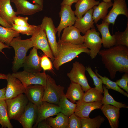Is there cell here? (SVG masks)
<instances>
[{"mask_svg": "<svg viewBox=\"0 0 128 128\" xmlns=\"http://www.w3.org/2000/svg\"><path fill=\"white\" fill-rule=\"evenodd\" d=\"M64 87L57 85L55 80L47 74L46 86L45 87L43 101L58 105L62 96L64 94Z\"/></svg>", "mask_w": 128, "mask_h": 128, "instance_id": "5", "label": "cell"}, {"mask_svg": "<svg viewBox=\"0 0 128 128\" xmlns=\"http://www.w3.org/2000/svg\"><path fill=\"white\" fill-rule=\"evenodd\" d=\"M112 7L102 22L114 25L117 17L123 15L128 18V9L126 0H114Z\"/></svg>", "mask_w": 128, "mask_h": 128, "instance_id": "12", "label": "cell"}, {"mask_svg": "<svg viewBox=\"0 0 128 128\" xmlns=\"http://www.w3.org/2000/svg\"><path fill=\"white\" fill-rule=\"evenodd\" d=\"M93 11V9L92 8L81 18H77L74 24V26L78 29L80 32L84 34L88 30L95 28L92 16Z\"/></svg>", "mask_w": 128, "mask_h": 128, "instance_id": "22", "label": "cell"}, {"mask_svg": "<svg viewBox=\"0 0 128 128\" xmlns=\"http://www.w3.org/2000/svg\"><path fill=\"white\" fill-rule=\"evenodd\" d=\"M44 88V86L40 85H30L26 88L24 93L29 101L39 107L43 101Z\"/></svg>", "mask_w": 128, "mask_h": 128, "instance_id": "18", "label": "cell"}, {"mask_svg": "<svg viewBox=\"0 0 128 128\" xmlns=\"http://www.w3.org/2000/svg\"><path fill=\"white\" fill-rule=\"evenodd\" d=\"M15 5L17 9L16 15L20 14L31 15L42 11L43 7L35 4H33L27 0H10Z\"/></svg>", "mask_w": 128, "mask_h": 128, "instance_id": "17", "label": "cell"}, {"mask_svg": "<svg viewBox=\"0 0 128 128\" xmlns=\"http://www.w3.org/2000/svg\"><path fill=\"white\" fill-rule=\"evenodd\" d=\"M0 24L2 26L6 27L11 28L12 26L8 23L0 16Z\"/></svg>", "mask_w": 128, "mask_h": 128, "instance_id": "46", "label": "cell"}, {"mask_svg": "<svg viewBox=\"0 0 128 128\" xmlns=\"http://www.w3.org/2000/svg\"><path fill=\"white\" fill-rule=\"evenodd\" d=\"M125 31L116 32L114 35L115 46H122L128 47V22Z\"/></svg>", "mask_w": 128, "mask_h": 128, "instance_id": "36", "label": "cell"}, {"mask_svg": "<svg viewBox=\"0 0 128 128\" xmlns=\"http://www.w3.org/2000/svg\"><path fill=\"white\" fill-rule=\"evenodd\" d=\"M7 75V84L5 94L6 100L13 98L24 93L26 88L21 81L11 74L9 73Z\"/></svg>", "mask_w": 128, "mask_h": 128, "instance_id": "13", "label": "cell"}, {"mask_svg": "<svg viewBox=\"0 0 128 128\" xmlns=\"http://www.w3.org/2000/svg\"><path fill=\"white\" fill-rule=\"evenodd\" d=\"M37 50L33 47L29 55L26 56L23 65L24 71L32 73H37L40 72L42 70L40 57L38 55Z\"/></svg>", "mask_w": 128, "mask_h": 128, "instance_id": "15", "label": "cell"}, {"mask_svg": "<svg viewBox=\"0 0 128 128\" xmlns=\"http://www.w3.org/2000/svg\"><path fill=\"white\" fill-rule=\"evenodd\" d=\"M49 58L44 54L40 57L41 66L42 69L45 71L51 70L53 69L52 63Z\"/></svg>", "mask_w": 128, "mask_h": 128, "instance_id": "40", "label": "cell"}, {"mask_svg": "<svg viewBox=\"0 0 128 128\" xmlns=\"http://www.w3.org/2000/svg\"><path fill=\"white\" fill-rule=\"evenodd\" d=\"M6 87L0 89V101L6 100L5 92Z\"/></svg>", "mask_w": 128, "mask_h": 128, "instance_id": "45", "label": "cell"}, {"mask_svg": "<svg viewBox=\"0 0 128 128\" xmlns=\"http://www.w3.org/2000/svg\"><path fill=\"white\" fill-rule=\"evenodd\" d=\"M58 105L61 112L69 117L74 113L77 104L69 101L64 94L61 97Z\"/></svg>", "mask_w": 128, "mask_h": 128, "instance_id": "30", "label": "cell"}, {"mask_svg": "<svg viewBox=\"0 0 128 128\" xmlns=\"http://www.w3.org/2000/svg\"><path fill=\"white\" fill-rule=\"evenodd\" d=\"M9 46L12 47L14 50L15 55L12 62V69L14 72H16L23 67L27 52L30 48L33 47V43L30 38L22 40L21 37L19 36L13 39Z\"/></svg>", "mask_w": 128, "mask_h": 128, "instance_id": "3", "label": "cell"}, {"mask_svg": "<svg viewBox=\"0 0 128 128\" xmlns=\"http://www.w3.org/2000/svg\"><path fill=\"white\" fill-rule=\"evenodd\" d=\"M35 4H38L43 7V0H33Z\"/></svg>", "mask_w": 128, "mask_h": 128, "instance_id": "48", "label": "cell"}, {"mask_svg": "<svg viewBox=\"0 0 128 128\" xmlns=\"http://www.w3.org/2000/svg\"><path fill=\"white\" fill-rule=\"evenodd\" d=\"M28 18L27 17H23L20 16H15L13 18L14 24L19 26H26L30 25L28 23Z\"/></svg>", "mask_w": 128, "mask_h": 128, "instance_id": "42", "label": "cell"}, {"mask_svg": "<svg viewBox=\"0 0 128 128\" xmlns=\"http://www.w3.org/2000/svg\"><path fill=\"white\" fill-rule=\"evenodd\" d=\"M102 93L95 87H91L84 93L82 101L86 102L101 101L103 97Z\"/></svg>", "mask_w": 128, "mask_h": 128, "instance_id": "32", "label": "cell"}, {"mask_svg": "<svg viewBox=\"0 0 128 128\" xmlns=\"http://www.w3.org/2000/svg\"><path fill=\"white\" fill-rule=\"evenodd\" d=\"M105 120L104 118L100 115L93 118H81V128H99Z\"/></svg>", "mask_w": 128, "mask_h": 128, "instance_id": "31", "label": "cell"}, {"mask_svg": "<svg viewBox=\"0 0 128 128\" xmlns=\"http://www.w3.org/2000/svg\"><path fill=\"white\" fill-rule=\"evenodd\" d=\"M63 30L60 38L62 41L77 45L83 43L84 36L81 35L79 30L75 26H68Z\"/></svg>", "mask_w": 128, "mask_h": 128, "instance_id": "19", "label": "cell"}, {"mask_svg": "<svg viewBox=\"0 0 128 128\" xmlns=\"http://www.w3.org/2000/svg\"><path fill=\"white\" fill-rule=\"evenodd\" d=\"M59 14L60 20L56 29L58 36L59 38L62 30L67 27L74 25L77 17L75 16L71 6L67 5H61Z\"/></svg>", "mask_w": 128, "mask_h": 128, "instance_id": "11", "label": "cell"}, {"mask_svg": "<svg viewBox=\"0 0 128 128\" xmlns=\"http://www.w3.org/2000/svg\"><path fill=\"white\" fill-rule=\"evenodd\" d=\"M78 0H63L60 4L61 5H67L71 6L72 4L74 3H76Z\"/></svg>", "mask_w": 128, "mask_h": 128, "instance_id": "44", "label": "cell"}, {"mask_svg": "<svg viewBox=\"0 0 128 128\" xmlns=\"http://www.w3.org/2000/svg\"><path fill=\"white\" fill-rule=\"evenodd\" d=\"M5 48H10L9 47V46L2 43L0 41V52H3L2 51V50L3 49Z\"/></svg>", "mask_w": 128, "mask_h": 128, "instance_id": "47", "label": "cell"}, {"mask_svg": "<svg viewBox=\"0 0 128 128\" xmlns=\"http://www.w3.org/2000/svg\"><path fill=\"white\" fill-rule=\"evenodd\" d=\"M10 120L5 100L0 101V124L1 125V128H13Z\"/></svg>", "mask_w": 128, "mask_h": 128, "instance_id": "33", "label": "cell"}, {"mask_svg": "<svg viewBox=\"0 0 128 128\" xmlns=\"http://www.w3.org/2000/svg\"><path fill=\"white\" fill-rule=\"evenodd\" d=\"M81 118L74 113L68 118L66 128H81Z\"/></svg>", "mask_w": 128, "mask_h": 128, "instance_id": "39", "label": "cell"}, {"mask_svg": "<svg viewBox=\"0 0 128 128\" xmlns=\"http://www.w3.org/2000/svg\"><path fill=\"white\" fill-rule=\"evenodd\" d=\"M74 113L80 118H89L91 112L94 110L101 108V101L92 102H86L82 101L76 103Z\"/></svg>", "mask_w": 128, "mask_h": 128, "instance_id": "20", "label": "cell"}, {"mask_svg": "<svg viewBox=\"0 0 128 128\" xmlns=\"http://www.w3.org/2000/svg\"><path fill=\"white\" fill-rule=\"evenodd\" d=\"M10 0H0V16L12 26L13 18L17 15L10 4Z\"/></svg>", "mask_w": 128, "mask_h": 128, "instance_id": "24", "label": "cell"}, {"mask_svg": "<svg viewBox=\"0 0 128 128\" xmlns=\"http://www.w3.org/2000/svg\"><path fill=\"white\" fill-rule=\"evenodd\" d=\"M86 70L88 73L93 82L94 84L95 87L98 90L104 93L103 88V84L101 79L99 78L92 70L91 68L89 66L86 68Z\"/></svg>", "mask_w": 128, "mask_h": 128, "instance_id": "38", "label": "cell"}, {"mask_svg": "<svg viewBox=\"0 0 128 128\" xmlns=\"http://www.w3.org/2000/svg\"><path fill=\"white\" fill-rule=\"evenodd\" d=\"M112 0H103V1L105 2H110V1H111Z\"/></svg>", "mask_w": 128, "mask_h": 128, "instance_id": "50", "label": "cell"}, {"mask_svg": "<svg viewBox=\"0 0 128 128\" xmlns=\"http://www.w3.org/2000/svg\"><path fill=\"white\" fill-rule=\"evenodd\" d=\"M45 32L53 55L56 57L57 55L58 44L56 34L57 32L56 28L51 18L45 16L40 25Z\"/></svg>", "mask_w": 128, "mask_h": 128, "instance_id": "8", "label": "cell"}, {"mask_svg": "<svg viewBox=\"0 0 128 128\" xmlns=\"http://www.w3.org/2000/svg\"><path fill=\"white\" fill-rule=\"evenodd\" d=\"M109 25L108 23L102 21L101 24H96L98 30L101 35L102 44L104 47L106 48L115 45L114 35L111 34L109 30Z\"/></svg>", "mask_w": 128, "mask_h": 128, "instance_id": "23", "label": "cell"}, {"mask_svg": "<svg viewBox=\"0 0 128 128\" xmlns=\"http://www.w3.org/2000/svg\"><path fill=\"white\" fill-rule=\"evenodd\" d=\"M100 33L95 28L87 31L84 34L83 43L90 49L89 55L91 59L94 58L101 50L102 47V41Z\"/></svg>", "mask_w": 128, "mask_h": 128, "instance_id": "9", "label": "cell"}, {"mask_svg": "<svg viewBox=\"0 0 128 128\" xmlns=\"http://www.w3.org/2000/svg\"><path fill=\"white\" fill-rule=\"evenodd\" d=\"M37 107L30 101L22 115L17 120L23 128H32L37 119Z\"/></svg>", "mask_w": 128, "mask_h": 128, "instance_id": "16", "label": "cell"}, {"mask_svg": "<svg viewBox=\"0 0 128 128\" xmlns=\"http://www.w3.org/2000/svg\"><path fill=\"white\" fill-rule=\"evenodd\" d=\"M56 115L54 118L50 117L46 119L49 124L52 128H66L68 117L61 112Z\"/></svg>", "mask_w": 128, "mask_h": 128, "instance_id": "28", "label": "cell"}, {"mask_svg": "<svg viewBox=\"0 0 128 128\" xmlns=\"http://www.w3.org/2000/svg\"><path fill=\"white\" fill-rule=\"evenodd\" d=\"M60 112V109L58 105L43 101L41 105L37 107V119L33 128H37L38 124L41 121L56 115Z\"/></svg>", "mask_w": 128, "mask_h": 128, "instance_id": "14", "label": "cell"}, {"mask_svg": "<svg viewBox=\"0 0 128 128\" xmlns=\"http://www.w3.org/2000/svg\"><path fill=\"white\" fill-rule=\"evenodd\" d=\"M111 1L105 2L103 1L93 8L92 18L94 23L97 24L100 19H104L107 15L108 10L113 5Z\"/></svg>", "mask_w": 128, "mask_h": 128, "instance_id": "27", "label": "cell"}, {"mask_svg": "<svg viewBox=\"0 0 128 128\" xmlns=\"http://www.w3.org/2000/svg\"><path fill=\"white\" fill-rule=\"evenodd\" d=\"M57 44V55L53 61L54 66L57 70L62 65L72 60L81 53L90 54V50L84 43L77 45L64 42L59 38Z\"/></svg>", "mask_w": 128, "mask_h": 128, "instance_id": "2", "label": "cell"}, {"mask_svg": "<svg viewBox=\"0 0 128 128\" xmlns=\"http://www.w3.org/2000/svg\"><path fill=\"white\" fill-rule=\"evenodd\" d=\"M86 68L82 64L76 61L73 63L70 72L67 74L71 83L79 84L85 92L91 87L88 83L86 76Z\"/></svg>", "mask_w": 128, "mask_h": 128, "instance_id": "7", "label": "cell"}, {"mask_svg": "<svg viewBox=\"0 0 128 128\" xmlns=\"http://www.w3.org/2000/svg\"><path fill=\"white\" fill-rule=\"evenodd\" d=\"M101 110L107 118L111 128L119 127L120 108L109 105H103Z\"/></svg>", "mask_w": 128, "mask_h": 128, "instance_id": "21", "label": "cell"}, {"mask_svg": "<svg viewBox=\"0 0 128 128\" xmlns=\"http://www.w3.org/2000/svg\"><path fill=\"white\" fill-rule=\"evenodd\" d=\"M100 3L95 0H78L75 5V14L77 18H81L88 11Z\"/></svg>", "mask_w": 128, "mask_h": 128, "instance_id": "26", "label": "cell"}, {"mask_svg": "<svg viewBox=\"0 0 128 128\" xmlns=\"http://www.w3.org/2000/svg\"><path fill=\"white\" fill-rule=\"evenodd\" d=\"M11 74L18 79L26 88L32 85L39 84L44 87L46 85L47 74L45 71L32 73L23 70L14 72Z\"/></svg>", "mask_w": 128, "mask_h": 128, "instance_id": "6", "label": "cell"}, {"mask_svg": "<svg viewBox=\"0 0 128 128\" xmlns=\"http://www.w3.org/2000/svg\"><path fill=\"white\" fill-rule=\"evenodd\" d=\"M38 25H30L29 26H19L13 24L11 28L19 32L23 35L32 36L35 33Z\"/></svg>", "mask_w": 128, "mask_h": 128, "instance_id": "37", "label": "cell"}, {"mask_svg": "<svg viewBox=\"0 0 128 128\" xmlns=\"http://www.w3.org/2000/svg\"><path fill=\"white\" fill-rule=\"evenodd\" d=\"M104 96L101 101L102 105H109L113 106L119 108H128L127 105L115 101L109 93L108 89L104 85L103 86Z\"/></svg>", "mask_w": 128, "mask_h": 128, "instance_id": "34", "label": "cell"}, {"mask_svg": "<svg viewBox=\"0 0 128 128\" xmlns=\"http://www.w3.org/2000/svg\"><path fill=\"white\" fill-rule=\"evenodd\" d=\"M84 94V91L80 85L71 83L67 88L65 95L71 102L76 103L82 101Z\"/></svg>", "mask_w": 128, "mask_h": 128, "instance_id": "25", "label": "cell"}, {"mask_svg": "<svg viewBox=\"0 0 128 128\" xmlns=\"http://www.w3.org/2000/svg\"><path fill=\"white\" fill-rule=\"evenodd\" d=\"M96 75L102 80L103 83L105 85V87L108 89H111L117 91L128 97V94L121 89L117 84L116 82L112 81L105 76L103 77L95 71Z\"/></svg>", "mask_w": 128, "mask_h": 128, "instance_id": "35", "label": "cell"}, {"mask_svg": "<svg viewBox=\"0 0 128 128\" xmlns=\"http://www.w3.org/2000/svg\"><path fill=\"white\" fill-rule=\"evenodd\" d=\"M37 128H52L48 123L46 119L43 120L38 124Z\"/></svg>", "mask_w": 128, "mask_h": 128, "instance_id": "43", "label": "cell"}, {"mask_svg": "<svg viewBox=\"0 0 128 128\" xmlns=\"http://www.w3.org/2000/svg\"><path fill=\"white\" fill-rule=\"evenodd\" d=\"M19 34L11 28L0 25V41L9 46L14 37H19Z\"/></svg>", "mask_w": 128, "mask_h": 128, "instance_id": "29", "label": "cell"}, {"mask_svg": "<svg viewBox=\"0 0 128 128\" xmlns=\"http://www.w3.org/2000/svg\"><path fill=\"white\" fill-rule=\"evenodd\" d=\"M33 44V47L41 50L50 58L54 61V56L49 44L46 33L41 27L40 25L30 38Z\"/></svg>", "mask_w": 128, "mask_h": 128, "instance_id": "10", "label": "cell"}, {"mask_svg": "<svg viewBox=\"0 0 128 128\" xmlns=\"http://www.w3.org/2000/svg\"><path fill=\"white\" fill-rule=\"evenodd\" d=\"M7 74H0V79L7 80Z\"/></svg>", "mask_w": 128, "mask_h": 128, "instance_id": "49", "label": "cell"}, {"mask_svg": "<svg viewBox=\"0 0 128 128\" xmlns=\"http://www.w3.org/2000/svg\"><path fill=\"white\" fill-rule=\"evenodd\" d=\"M98 54L111 79L115 78L117 72L128 73V47L114 46L100 50Z\"/></svg>", "mask_w": 128, "mask_h": 128, "instance_id": "1", "label": "cell"}, {"mask_svg": "<svg viewBox=\"0 0 128 128\" xmlns=\"http://www.w3.org/2000/svg\"><path fill=\"white\" fill-rule=\"evenodd\" d=\"M5 101L9 119L17 120L23 113L29 101L23 93L13 98L6 99Z\"/></svg>", "mask_w": 128, "mask_h": 128, "instance_id": "4", "label": "cell"}, {"mask_svg": "<svg viewBox=\"0 0 128 128\" xmlns=\"http://www.w3.org/2000/svg\"><path fill=\"white\" fill-rule=\"evenodd\" d=\"M115 82L120 88L124 90L128 93V73H125L122 78L117 80Z\"/></svg>", "mask_w": 128, "mask_h": 128, "instance_id": "41", "label": "cell"}]
</instances>
